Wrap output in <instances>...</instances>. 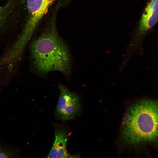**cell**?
Listing matches in <instances>:
<instances>
[{
    "mask_svg": "<svg viewBox=\"0 0 158 158\" xmlns=\"http://www.w3.org/2000/svg\"><path fill=\"white\" fill-rule=\"evenodd\" d=\"M60 8L56 6L45 27L30 46L34 65L42 73L56 71L67 74L70 71L69 51L56 27L57 14Z\"/></svg>",
    "mask_w": 158,
    "mask_h": 158,
    "instance_id": "6da1fadb",
    "label": "cell"
},
{
    "mask_svg": "<svg viewBox=\"0 0 158 158\" xmlns=\"http://www.w3.org/2000/svg\"><path fill=\"white\" fill-rule=\"evenodd\" d=\"M122 136L132 145L155 141L158 139V101L140 100L127 111L123 120Z\"/></svg>",
    "mask_w": 158,
    "mask_h": 158,
    "instance_id": "7a4b0ae2",
    "label": "cell"
},
{
    "mask_svg": "<svg viewBox=\"0 0 158 158\" xmlns=\"http://www.w3.org/2000/svg\"><path fill=\"white\" fill-rule=\"evenodd\" d=\"M57 0H27V19L21 34L11 47L15 52L22 53L41 21Z\"/></svg>",
    "mask_w": 158,
    "mask_h": 158,
    "instance_id": "3957f363",
    "label": "cell"
},
{
    "mask_svg": "<svg viewBox=\"0 0 158 158\" xmlns=\"http://www.w3.org/2000/svg\"><path fill=\"white\" fill-rule=\"evenodd\" d=\"M158 20V0H151L148 3L132 40L126 48L130 53L142 51L141 42L146 34Z\"/></svg>",
    "mask_w": 158,
    "mask_h": 158,
    "instance_id": "277c9868",
    "label": "cell"
},
{
    "mask_svg": "<svg viewBox=\"0 0 158 158\" xmlns=\"http://www.w3.org/2000/svg\"><path fill=\"white\" fill-rule=\"evenodd\" d=\"M59 88L60 93L56 109V116L63 121L73 119L80 111L79 97L64 86H60Z\"/></svg>",
    "mask_w": 158,
    "mask_h": 158,
    "instance_id": "5b68a950",
    "label": "cell"
},
{
    "mask_svg": "<svg viewBox=\"0 0 158 158\" xmlns=\"http://www.w3.org/2000/svg\"><path fill=\"white\" fill-rule=\"evenodd\" d=\"M55 138L52 147L47 158L77 157L68 153L66 147L68 136L63 128L56 127L55 129Z\"/></svg>",
    "mask_w": 158,
    "mask_h": 158,
    "instance_id": "8992f818",
    "label": "cell"
},
{
    "mask_svg": "<svg viewBox=\"0 0 158 158\" xmlns=\"http://www.w3.org/2000/svg\"><path fill=\"white\" fill-rule=\"evenodd\" d=\"M19 156L18 149L0 141V158H16Z\"/></svg>",
    "mask_w": 158,
    "mask_h": 158,
    "instance_id": "52a82bcc",
    "label": "cell"
}]
</instances>
